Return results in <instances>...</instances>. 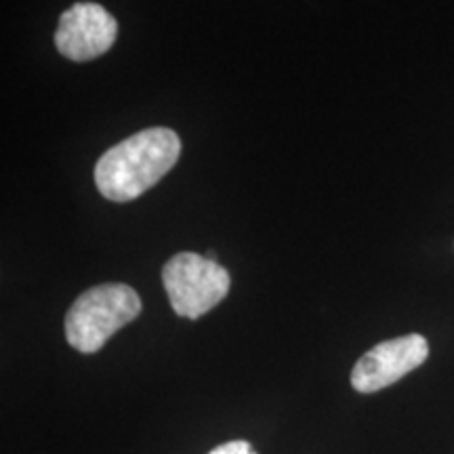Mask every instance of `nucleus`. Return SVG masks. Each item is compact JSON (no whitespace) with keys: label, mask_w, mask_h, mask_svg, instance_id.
I'll return each instance as SVG.
<instances>
[{"label":"nucleus","mask_w":454,"mask_h":454,"mask_svg":"<svg viewBox=\"0 0 454 454\" xmlns=\"http://www.w3.org/2000/svg\"><path fill=\"white\" fill-rule=\"evenodd\" d=\"M181 156L173 129L152 127L110 147L95 167V185L112 202H129L152 190Z\"/></svg>","instance_id":"obj_1"},{"label":"nucleus","mask_w":454,"mask_h":454,"mask_svg":"<svg viewBox=\"0 0 454 454\" xmlns=\"http://www.w3.org/2000/svg\"><path fill=\"white\" fill-rule=\"evenodd\" d=\"M139 314L141 299L133 286L122 282L98 284L67 309L66 339L81 354H95Z\"/></svg>","instance_id":"obj_2"},{"label":"nucleus","mask_w":454,"mask_h":454,"mask_svg":"<svg viewBox=\"0 0 454 454\" xmlns=\"http://www.w3.org/2000/svg\"><path fill=\"white\" fill-rule=\"evenodd\" d=\"M162 284L175 314L198 320L227 297L231 280L207 254L177 253L164 263Z\"/></svg>","instance_id":"obj_3"},{"label":"nucleus","mask_w":454,"mask_h":454,"mask_svg":"<svg viewBox=\"0 0 454 454\" xmlns=\"http://www.w3.org/2000/svg\"><path fill=\"white\" fill-rule=\"evenodd\" d=\"M427 356L429 343L423 334L412 333L383 340L356 362L354 371H351V385L360 394H374L421 366Z\"/></svg>","instance_id":"obj_4"},{"label":"nucleus","mask_w":454,"mask_h":454,"mask_svg":"<svg viewBox=\"0 0 454 454\" xmlns=\"http://www.w3.org/2000/svg\"><path fill=\"white\" fill-rule=\"evenodd\" d=\"M118 21L98 3H76L64 11L55 30V47L70 61H90L114 47Z\"/></svg>","instance_id":"obj_5"},{"label":"nucleus","mask_w":454,"mask_h":454,"mask_svg":"<svg viewBox=\"0 0 454 454\" xmlns=\"http://www.w3.org/2000/svg\"><path fill=\"white\" fill-rule=\"evenodd\" d=\"M208 454H257L254 448L244 440H234V442H225L217 448H213Z\"/></svg>","instance_id":"obj_6"}]
</instances>
